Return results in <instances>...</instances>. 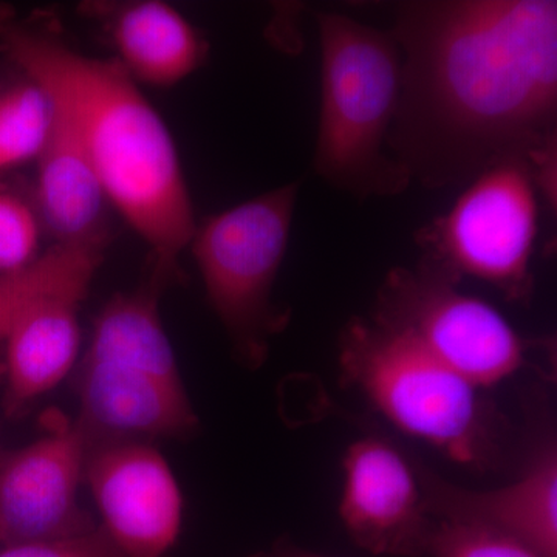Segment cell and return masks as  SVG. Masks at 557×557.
<instances>
[{"instance_id":"obj_1","label":"cell","mask_w":557,"mask_h":557,"mask_svg":"<svg viewBox=\"0 0 557 557\" xmlns=\"http://www.w3.org/2000/svg\"><path fill=\"white\" fill-rule=\"evenodd\" d=\"M401 89L392 159L428 189L525 160L556 182L557 2L416 0L397 9Z\"/></svg>"},{"instance_id":"obj_2","label":"cell","mask_w":557,"mask_h":557,"mask_svg":"<svg viewBox=\"0 0 557 557\" xmlns=\"http://www.w3.org/2000/svg\"><path fill=\"white\" fill-rule=\"evenodd\" d=\"M0 49L50 95L106 199L148 244L150 270L172 284L197 223L174 139L137 83L119 61L86 57L53 33L7 16Z\"/></svg>"},{"instance_id":"obj_3","label":"cell","mask_w":557,"mask_h":557,"mask_svg":"<svg viewBox=\"0 0 557 557\" xmlns=\"http://www.w3.org/2000/svg\"><path fill=\"white\" fill-rule=\"evenodd\" d=\"M321 39V110L314 174L357 199L391 197L412 178L384 150L401 89L395 36L338 13L317 14Z\"/></svg>"},{"instance_id":"obj_4","label":"cell","mask_w":557,"mask_h":557,"mask_svg":"<svg viewBox=\"0 0 557 557\" xmlns=\"http://www.w3.org/2000/svg\"><path fill=\"white\" fill-rule=\"evenodd\" d=\"M341 380L399 431L463 467L486 469L500 453V417L469 383L408 336L372 318L341 332Z\"/></svg>"},{"instance_id":"obj_5","label":"cell","mask_w":557,"mask_h":557,"mask_svg":"<svg viewBox=\"0 0 557 557\" xmlns=\"http://www.w3.org/2000/svg\"><path fill=\"white\" fill-rule=\"evenodd\" d=\"M299 182L287 183L211 215L197 226L189 247L205 289L247 368L269 357L271 339L287 329L292 311L273 300L287 252Z\"/></svg>"},{"instance_id":"obj_6","label":"cell","mask_w":557,"mask_h":557,"mask_svg":"<svg viewBox=\"0 0 557 557\" xmlns=\"http://www.w3.org/2000/svg\"><path fill=\"white\" fill-rule=\"evenodd\" d=\"M537 233L533 168L525 160L502 161L471 180L448 214L421 231V267L456 284L478 278L512 302H528Z\"/></svg>"},{"instance_id":"obj_7","label":"cell","mask_w":557,"mask_h":557,"mask_svg":"<svg viewBox=\"0 0 557 557\" xmlns=\"http://www.w3.org/2000/svg\"><path fill=\"white\" fill-rule=\"evenodd\" d=\"M457 285L421 265L398 267L384 277L369 318L483 391L530 368L531 344L493 306Z\"/></svg>"},{"instance_id":"obj_8","label":"cell","mask_w":557,"mask_h":557,"mask_svg":"<svg viewBox=\"0 0 557 557\" xmlns=\"http://www.w3.org/2000/svg\"><path fill=\"white\" fill-rule=\"evenodd\" d=\"M35 443L0 458V545L46 544L95 530L79 507L87 445L75 421L50 409Z\"/></svg>"},{"instance_id":"obj_9","label":"cell","mask_w":557,"mask_h":557,"mask_svg":"<svg viewBox=\"0 0 557 557\" xmlns=\"http://www.w3.org/2000/svg\"><path fill=\"white\" fill-rule=\"evenodd\" d=\"M343 469L339 519L351 542L376 556H428L437 520L416 463L391 443L366 437L348 446Z\"/></svg>"},{"instance_id":"obj_10","label":"cell","mask_w":557,"mask_h":557,"mask_svg":"<svg viewBox=\"0 0 557 557\" xmlns=\"http://www.w3.org/2000/svg\"><path fill=\"white\" fill-rule=\"evenodd\" d=\"M84 480L102 528L129 557H166L182 527L177 482L149 443H112L87 449Z\"/></svg>"},{"instance_id":"obj_11","label":"cell","mask_w":557,"mask_h":557,"mask_svg":"<svg viewBox=\"0 0 557 557\" xmlns=\"http://www.w3.org/2000/svg\"><path fill=\"white\" fill-rule=\"evenodd\" d=\"M76 426L87 449L112 443L186 438L199 428L182 381L84 358L78 372Z\"/></svg>"},{"instance_id":"obj_12","label":"cell","mask_w":557,"mask_h":557,"mask_svg":"<svg viewBox=\"0 0 557 557\" xmlns=\"http://www.w3.org/2000/svg\"><path fill=\"white\" fill-rule=\"evenodd\" d=\"M424 504L435 520L472 523L515 539L542 557H557V453L537 448L515 482L469 490L416 465Z\"/></svg>"},{"instance_id":"obj_13","label":"cell","mask_w":557,"mask_h":557,"mask_svg":"<svg viewBox=\"0 0 557 557\" xmlns=\"http://www.w3.org/2000/svg\"><path fill=\"white\" fill-rule=\"evenodd\" d=\"M94 278L79 277L47 289L10 322L5 410L16 416L64 380L79 346L78 314Z\"/></svg>"},{"instance_id":"obj_14","label":"cell","mask_w":557,"mask_h":557,"mask_svg":"<svg viewBox=\"0 0 557 557\" xmlns=\"http://www.w3.org/2000/svg\"><path fill=\"white\" fill-rule=\"evenodd\" d=\"M36 161L35 208L54 239L61 244L108 242L109 201L78 135L57 104L49 139Z\"/></svg>"},{"instance_id":"obj_15","label":"cell","mask_w":557,"mask_h":557,"mask_svg":"<svg viewBox=\"0 0 557 557\" xmlns=\"http://www.w3.org/2000/svg\"><path fill=\"white\" fill-rule=\"evenodd\" d=\"M116 61L137 83L171 87L207 61L208 40L178 10L159 0L116 5L106 16Z\"/></svg>"},{"instance_id":"obj_16","label":"cell","mask_w":557,"mask_h":557,"mask_svg":"<svg viewBox=\"0 0 557 557\" xmlns=\"http://www.w3.org/2000/svg\"><path fill=\"white\" fill-rule=\"evenodd\" d=\"M106 242H57L49 249L11 273L0 274V343L10 322L27 304L47 289L78 277H95L104 256Z\"/></svg>"},{"instance_id":"obj_17","label":"cell","mask_w":557,"mask_h":557,"mask_svg":"<svg viewBox=\"0 0 557 557\" xmlns=\"http://www.w3.org/2000/svg\"><path fill=\"white\" fill-rule=\"evenodd\" d=\"M54 120V102L25 78L0 91V171L38 160Z\"/></svg>"},{"instance_id":"obj_18","label":"cell","mask_w":557,"mask_h":557,"mask_svg":"<svg viewBox=\"0 0 557 557\" xmlns=\"http://www.w3.org/2000/svg\"><path fill=\"white\" fill-rule=\"evenodd\" d=\"M431 557H542L515 539L472 523L437 520Z\"/></svg>"},{"instance_id":"obj_19","label":"cell","mask_w":557,"mask_h":557,"mask_svg":"<svg viewBox=\"0 0 557 557\" xmlns=\"http://www.w3.org/2000/svg\"><path fill=\"white\" fill-rule=\"evenodd\" d=\"M40 219L30 203L0 190V274L11 273L38 258Z\"/></svg>"},{"instance_id":"obj_20","label":"cell","mask_w":557,"mask_h":557,"mask_svg":"<svg viewBox=\"0 0 557 557\" xmlns=\"http://www.w3.org/2000/svg\"><path fill=\"white\" fill-rule=\"evenodd\" d=\"M0 557H129L115 544L108 531L97 527L81 536L46 542V544L17 545L0 549Z\"/></svg>"},{"instance_id":"obj_21","label":"cell","mask_w":557,"mask_h":557,"mask_svg":"<svg viewBox=\"0 0 557 557\" xmlns=\"http://www.w3.org/2000/svg\"><path fill=\"white\" fill-rule=\"evenodd\" d=\"M249 557H327L319 555V553L310 552V549L299 547L295 542L288 539H278L269 549L256 553Z\"/></svg>"},{"instance_id":"obj_22","label":"cell","mask_w":557,"mask_h":557,"mask_svg":"<svg viewBox=\"0 0 557 557\" xmlns=\"http://www.w3.org/2000/svg\"><path fill=\"white\" fill-rule=\"evenodd\" d=\"M0 458H2V456H0Z\"/></svg>"}]
</instances>
